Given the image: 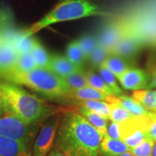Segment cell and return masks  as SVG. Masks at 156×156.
<instances>
[{
    "mask_svg": "<svg viewBox=\"0 0 156 156\" xmlns=\"http://www.w3.org/2000/svg\"><path fill=\"white\" fill-rule=\"evenodd\" d=\"M37 67L47 69L49 64L50 56L44 46L35 39V41L30 51Z\"/></svg>",
    "mask_w": 156,
    "mask_h": 156,
    "instance_id": "21",
    "label": "cell"
},
{
    "mask_svg": "<svg viewBox=\"0 0 156 156\" xmlns=\"http://www.w3.org/2000/svg\"><path fill=\"white\" fill-rule=\"evenodd\" d=\"M77 41L87 60L91 53L98 46V38L93 35H84L78 39Z\"/></svg>",
    "mask_w": 156,
    "mask_h": 156,
    "instance_id": "27",
    "label": "cell"
},
{
    "mask_svg": "<svg viewBox=\"0 0 156 156\" xmlns=\"http://www.w3.org/2000/svg\"><path fill=\"white\" fill-rule=\"evenodd\" d=\"M106 102L111 107V114L109 119L112 122L120 124V123L126 122L133 116L126 109L119 106L118 103L112 101H107Z\"/></svg>",
    "mask_w": 156,
    "mask_h": 156,
    "instance_id": "24",
    "label": "cell"
},
{
    "mask_svg": "<svg viewBox=\"0 0 156 156\" xmlns=\"http://www.w3.org/2000/svg\"><path fill=\"white\" fill-rule=\"evenodd\" d=\"M39 126L41 125L27 124L17 117L5 114V116L0 117V135L32 146Z\"/></svg>",
    "mask_w": 156,
    "mask_h": 156,
    "instance_id": "5",
    "label": "cell"
},
{
    "mask_svg": "<svg viewBox=\"0 0 156 156\" xmlns=\"http://www.w3.org/2000/svg\"><path fill=\"white\" fill-rule=\"evenodd\" d=\"M107 101H112L118 103L133 116H148L151 118L153 117V112L145 109L142 106L141 103L133 97H129L123 94L119 97L108 96L106 99Z\"/></svg>",
    "mask_w": 156,
    "mask_h": 156,
    "instance_id": "14",
    "label": "cell"
},
{
    "mask_svg": "<svg viewBox=\"0 0 156 156\" xmlns=\"http://www.w3.org/2000/svg\"><path fill=\"white\" fill-rule=\"evenodd\" d=\"M98 71L101 77L104 80L107 85L114 91L116 97H119L124 94V92L121 89L119 85L118 82L116 80V76L112 72H110L108 69L103 67H99Z\"/></svg>",
    "mask_w": 156,
    "mask_h": 156,
    "instance_id": "26",
    "label": "cell"
},
{
    "mask_svg": "<svg viewBox=\"0 0 156 156\" xmlns=\"http://www.w3.org/2000/svg\"><path fill=\"white\" fill-rule=\"evenodd\" d=\"M77 112L86 119L87 122L100 132L103 137L106 135L108 126V120L106 118L81 106H79Z\"/></svg>",
    "mask_w": 156,
    "mask_h": 156,
    "instance_id": "17",
    "label": "cell"
},
{
    "mask_svg": "<svg viewBox=\"0 0 156 156\" xmlns=\"http://www.w3.org/2000/svg\"><path fill=\"white\" fill-rule=\"evenodd\" d=\"M66 56L74 64L83 67L86 59L77 40L73 41L68 44L66 49Z\"/></svg>",
    "mask_w": 156,
    "mask_h": 156,
    "instance_id": "23",
    "label": "cell"
},
{
    "mask_svg": "<svg viewBox=\"0 0 156 156\" xmlns=\"http://www.w3.org/2000/svg\"><path fill=\"white\" fill-rule=\"evenodd\" d=\"M146 136L148 140L156 141V118L152 117L151 119L146 131Z\"/></svg>",
    "mask_w": 156,
    "mask_h": 156,
    "instance_id": "32",
    "label": "cell"
},
{
    "mask_svg": "<svg viewBox=\"0 0 156 156\" xmlns=\"http://www.w3.org/2000/svg\"><path fill=\"white\" fill-rule=\"evenodd\" d=\"M46 156H64V155H63V153H62V152H60L58 150L55 149V148H52Z\"/></svg>",
    "mask_w": 156,
    "mask_h": 156,
    "instance_id": "34",
    "label": "cell"
},
{
    "mask_svg": "<svg viewBox=\"0 0 156 156\" xmlns=\"http://www.w3.org/2000/svg\"><path fill=\"white\" fill-rule=\"evenodd\" d=\"M63 79L69 85L71 90H75L88 87L86 75L84 70L72 74Z\"/></svg>",
    "mask_w": 156,
    "mask_h": 156,
    "instance_id": "25",
    "label": "cell"
},
{
    "mask_svg": "<svg viewBox=\"0 0 156 156\" xmlns=\"http://www.w3.org/2000/svg\"><path fill=\"white\" fill-rule=\"evenodd\" d=\"M104 136H107L111 139L121 140L119 124L113 122H111V124H109V125L107 126V132Z\"/></svg>",
    "mask_w": 156,
    "mask_h": 156,
    "instance_id": "31",
    "label": "cell"
},
{
    "mask_svg": "<svg viewBox=\"0 0 156 156\" xmlns=\"http://www.w3.org/2000/svg\"><path fill=\"white\" fill-rule=\"evenodd\" d=\"M153 117H154V118H156V112H153Z\"/></svg>",
    "mask_w": 156,
    "mask_h": 156,
    "instance_id": "37",
    "label": "cell"
},
{
    "mask_svg": "<svg viewBox=\"0 0 156 156\" xmlns=\"http://www.w3.org/2000/svg\"><path fill=\"white\" fill-rule=\"evenodd\" d=\"M152 156H156V141L154 142L153 153H152Z\"/></svg>",
    "mask_w": 156,
    "mask_h": 156,
    "instance_id": "35",
    "label": "cell"
},
{
    "mask_svg": "<svg viewBox=\"0 0 156 156\" xmlns=\"http://www.w3.org/2000/svg\"><path fill=\"white\" fill-rule=\"evenodd\" d=\"M151 119L148 116H132L126 122L119 124L121 140L129 149L147 139L146 131Z\"/></svg>",
    "mask_w": 156,
    "mask_h": 156,
    "instance_id": "7",
    "label": "cell"
},
{
    "mask_svg": "<svg viewBox=\"0 0 156 156\" xmlns=\"http://www.w3.org/2000/svg\"><path fill=\"white\" fill-rule=\"evenodd\" d=\"M63 114H56L41 125L33 146L34 156H46L53 148Z\"/></svg>",
    "mask_w": 156,
    "mask_h": 156,
    "instance_id": "6",
    "label": "cell"
},
{
    "mask_svg": "<svg viewBox=\"0 0 156 156\" xmlns=\"http://www.w3.org/2000/svg\"><path fill=\"white\" fill-rule=\"evenodd\" d=\"M79 105L85 107L96 114L101 115L107 120L111 114V107L106 101H80Z\"/></svg>",
    "mask_w": 156,
    "mask_h": 156,
    "instance_id": "22",
    "label": "cell"
},
{
    "mask_svg": "<svg viewBox=\"0 0 156 156\" xmlns=\"http://www.w3.org/2000/svg\"><path fill=\"white\" fill-rule=\"evenodd\" d=\"M122 87L128 90L146 89L150 83V75L141 69L131 67L117 77Z\"/></svg>",
    "mask_w": 156,
    "mask_h": 156,
    "instance_id": "8",
    "label": "cell"
},
{
    "mask_svg": "<svg viewBox=\"0 0 156 156\" xmlns=\"http://www.w3.org/2000/svg\"><path fill=\"white\" fill-rule=\"evenodd\" d=\"M101 67L106 68L112 72L116 78L122 75L126 70L132 67L128 59L114 54H110L103 62Z\"/></svg>",
    "mask_w": 156,
    "mask_h": 156,
    "instance_id": "16",
    "label": "cell"
},
{
    "mask_svg": "<svg viewBox=\"0 0 156 156\" xmlns=\"http://www.w3.org/2000/svg\"><path fill=\"white\" fill-rule=\"evenodd\" d=\"M103 139L95 127L75 111L62 115L53 148L64 156H100Z\"/></svg>",
    "mask_w": 156,
    "mask_h": 156,
    "instance_id": "1",
    "label": "cell"
},
{
    "mask_svg": "<svg viewBox=\"0 0 156 156\" xmlns=\"http://www.w3.org/2000/svg\"><path fill=\"white\" fill-rule=\"evenodd\" d=\"M132 97L151 112H156V90L144 89L134 91Z\"/></svg>",
    "mask_w": 156,
    "mask_h": 156,
    "instance_id": "19",
    "label": "cell"
},
{
    "mask_svg": "<svg viewBox=\"0 0 156 156\" xmlns=\"http://www.w3.org/2000/svg\"><path fill=\"white\" fill-rule=\"evenodd\" d=\"M105 15L99 7L88 0H64L40 20L23 30V34L25 37H30L55 23Z\"/></svg>",
    "mask_w": 156,
    "mask_h": 156,
    "instance_id": "4",
    "label": "cell"
},
{
    "mask_svg": "<svg viewBox=\"0 0 156 156\" xmlns=\"http://www.w3.org/2000/svg\"><path fill=\"white\" fill-rule=\"evenodd\" d=\"M18 56L9 39L0 34V77L14 69Z\"/></svg>",
    "mask_w": 156,
    "mask_h": 156,
    "instance_id": "9",
    "label": "cell"
},
{
    "mask_svg": "<svg viewBox=\"0 0 156 156\" xmlns=\"http://www.w3.org/2000/svg\"><path fill=\"white\" fill-rule=\"evenodd\" d=\"M142 44L139 38L133 34H127L126 32L113 48L111 54L121 56L129 60L139 53Z\"/></svg>",
    "mask_w": 156,
    "mask_h": 156,
    "instance_id": "10",
    "label": "cell"
},
{
    "mask_svg": "<svg viewBox=\"0 0 156 156\" xmlns=\"http://www.w3.org/2000/svg\"><path fill=\"white\" fill-rule=\"evenodd\" d=\"M107 95L91 87H85L75 90H71L66 98L79 101H106Z\"/></svg>",
    "mask_w": 156,
    "mask_h": 156,
    "instance_id": "18",
    "label": "cell"
},
{
    "mask_svg": "<svg viewBox=\"0 0 156 156\" xmlns=\"http://www.w3.org/2000/svg\"><path fill=\"white\" fill-rule=\"evenodd\" d=\"M109 55H110V53H109L108 51L105 49L104 48H103L98 44L96 48L89 56L87 60L93 67L98 68L102 65L103 62L106 60V58Z\"/></svg>",
    "mask_w": 156,
    "mask_h": 156,
    "instance_id": "29",
    "label": "cell"
},
{
    "mask_svg": "<svg viewBox=\"0 0 156 156\" xmlns=\"http://www.w3.org/2000/svg\"><path fill=\"white\" fill-rule=\"evenodd\" d=\"M119 156H134V155L131 153V152L128 151V152H126V153H123V154H122V155H120Z\"/></svg>",
    "mask_w": 156,
    "mask_h": 156,
    "instance_id": "36",
    "label": "cell"
},
{
    "mask_svg": "<svg viewBox=\"0 0 156 156\" xmlns=\"http://www.w3.org/2000/svg\"><path fill=\"white\" fill-rule=\"evenodd\" d=\"M154 142L151 140L146 139L140 145L132 147L129 151L134 156H147L151 155L153 153Z\"/></svg>",
    "mask_w": 156,
    "mask_h": 156,
    "instance_id": "30",
    "label": "cell"
},
{
    "mask_svg": "<svg viewBox=\"0 0 156 156\" xmlns=\"http://www.w3.org/2000/svg\"><path fill=\"white\" fill-rule=\"evenodd\" d=\"M32 146L0 135V156H31Z\"/></svg>",
    "mask_w": 156,
    "mask_h": 156,
    "instance_id": "13",
    "label": "cell"
},
{
    "mask_svg": "<svg viewBox=\"0 0 156 156\" xmlns=\"http://www.w3.org/2000/svg\"><path fill=\"white\" fill-rule=\"evenodd\" d=\"M2 77L6 81L25 86L51 98L66 97L71 91L63 78L45 68L37 67L27 72L12 69Z\"/></svg>",
    "mask_w": 156,
    "mask_h": 156,
    "instance_id": "3",
    "label": "cell"
},
{
    "mask_svg": "<svg viewBox=\"0 0 156 156\" xmlns=\"http://www.w3.org/2000/svg\"><path fill=\"white\" fill-rule=\"evenodd\" d=\"M126 31L123 28L122 25L111 24L107 25L101 31L100 34L97 37L98 44L105 49L111 51L119 40L125 35Z\"/></svg>",
    "mask_w": 156,
    "mask_h": 156,
    "instance_id": "12",
    "label": "cell"
},
{
    "mask_svg": "<svg viewBox=\"0 0 156 156\" xmlns=\"http://www.w3.org/2000/svg\"><path fill=\"white\" fill-rule=\"evenodd\" d=\"M36 68H37V66L35 63L32 54L30 52V53L23 54L19 55L16 64H15V68L13 69L17 70V71L27 72L36 69Z\"/></svg>",
    "mask_w": 156,
    "mask_h": 156,
    "instance_id": "28",
    "label": "cell"
},
{
    "mask_svg": "<svg viewBox=\"0 0 156 156\" xmlns=\"http://www.w3.org/2000/svg\"><path fill=\"white\" fill-rule=\"evenodd\" d=\"M151 80H150V83L146 87V89L153 90L156 89V69H154L153 73H151V75H150Z\"/></svg>",
    "mask_w": 156,
    "mask_h": 156,
    "instance_id": "33",
    "label": "cell"
},
{
    "mask_svg": "<svg viewBox=\"0 0 156 156\" xmlns=\"http://www.w3.org/2000/svg\"><path fill=\"white\" fill-rule=\"evenodd\" d=\"M2 109L1 105H0V114H2Z\"/></svg>",
    "mask_w": 156,
    "mask_h": 156,
    "instance_id": "38",
    "label": "cell"
},
{
    "mask_svg": "<svg viewBox=\"0 0 156 156\" xmlns=\"http://www.w3.org/2000/svg\"><path fill=\"white\" fill-rule=\"evenodd\" d=\"M128 151L129 147L122 140L103 136L101 142L100 154L102 156H119Z\"/></svg>",
    "mask_w": 156,
    "mask_h": 156,
    "instance_id": "15",
    "label": "cell"
},
{
    "mask_svg": "<svg viewBox=\"0 0 156 156\" xmlns=\"http://www.w3.org/2000/svg\"><path fill=\"white\" fill-rule=\"evenodd\" d=\"M0 105L6 115L17 117L29 124L41 125L46 119L60 112L21 85L0 82Z\"/></svg>",
    "mask_w": 156,
    "mask_h": 156,
    "instance_id": "2",
    "label": "cell"
},
{
    "mask_svg": "<svg viewBox=\"0 0 156 156\" xmlns=\"http://www.w3.org/2000/svg\"><path fill=\"white\" fill-rule=\"evenodd\" d=\"M147 156H152V155H147Z\"/></svg>",
    "mask_w": 156,
    "mask_h": 156,
    "instance_id": "39",
    "label": "cell"
},
{
    "mask_svg": "<svg viewBox=\"0 0 156 156\" xmlns=\"http://www.w3.org/2000/svg\"><path fill=\"white\" fill-rule=\"evenodd\" d=\"M85 75L89 87L100 91L107 96H116L114 91L107 85L100 75H98L93 71L87 72L85 73Z\"/></svg>",
    "mask_w": 156,
    "mask_h": 156,
    "instance_id": "20",
    "label": "cell"
},
{
    "mask_svg": "<svg viewBox=\"0 0 156 156\" xmlns=\"http://www.w3.org/2000/svg\"><path fill=\"white\" fill-rule=\"evenodd\" d=\"M47 69L58 77L64 78L77 72L83 71V67L74 64L66 56L53 54L50 56Z\"/></svg>",
    "mask_w": 156,
    "mask_h": 156,
    "instance_id": "11",
    "label": "cell"
}]
</instances>
